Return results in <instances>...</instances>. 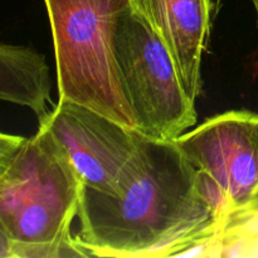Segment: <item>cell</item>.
Listing matches in <instances>:
<instances>
[{"label":"cell","mask_w":258,"mask_h":258,"mask_svg":"<svg viewBox=\"0 0 258 258\" xmlns=\"http://www.w3.org/2000/svg\"><path fill=\"white\" fill-rule=\"evenodd\" d=\"M131 5L165 45L184 88L196 101L218 0H131Z\"/></svg>","instance_id":"52a82bcc"},{"label":"cell","mask_w":258,"mask_h":258,"mask_svg":"<svg viewBox=\"0 0 258 258\" xmlns=\"http://www.w3.org/2000/svg\"><path fill=\"white\" fill-rule=\"evenodd\" d=\"M47 128L72 159L85 186L112 193L143 139L138 130L70 101H58Z\"/></svg>","instance_id":"8992f818"},{"label":"cell","mask_w":258,"mask_h":258,"mask_svg":"<svg viewBox=\"0 0 258 258\" xmlns=\"http://www.w3.org/2000/svg\"><path fill=\"white\" fill-rule=\"evenodd\" d=\"M53 33L59 100L138 130L116 59L118 22L131 0H44Z\"/></svg>","instance_id":"3957f363"},{"label":"cell","mask_w":258,"mask_h":258,"mask_svg":"<svg viewBox=\"0 0 258 258\" xmlns=\"http://www.w3.org/2000/svg\"><path fill=\"white\" fill-rule=\"evenodd\" d=\"M222 229L258 211V113L227 111L176 138Z\"/></svg>","instance_id":"5b68a950"},{"label":"cell","mask_w":258,"mask_h":258,"mask_svg":"<svg viewBox=\"0 0 258 258\" xmlns=\"http://www.w3.org/2000/svg\"><path fill=\"white\" fill-rule=\"evenodd\" d=\"M0 97L7 102L27 106L39 126L49 120V71L45 58L32 48L3 44L0 47Z\"/></svg>","instance_id":"ba28073f"},{"label":"cell","mask_w":258,"mask_h":258,"mask_svg":"<svg viewBox=\"0 0 258 258\" xmlns=\"http://www.w3.org/2000/svg\"><path fill=\"white\" fill-rule=\"evenodd\" d=\"M77 218L86 257H211L222 232L175 141L145 135L112 193L83 185Z\"/></svg>","instance_id":"6da1fadb"},{"label":"cell","mask_w":258,"mask_h":258,"mask_svg":"<svg viewBox=\"0 0 258 258\" xmlns=\"http://www.w3.org/2000/svg\"><path fill=\"white\" fill-rule=\"evenodd\" d=\"M251 2L253 3L254 9H256V13H257V25H258V0H251Z\"/></svg>","instance_id":"9c48e42d"},{"label":"cell","mask_w":258,"mask_h":258,"mask_svg":"<svg viewBox=\"0 0 258 258\" xmlns=\"http://www.w3.org/2000/svg\"><path fill=\"white\" fill-rule=\"evenodd\" d=\"M83 179L47 128L0 135V258L86 257L71 236Z\"/></svg>","instance_id":"7a4b0ae2"},{"label":"cell","mask_w":258,"mask_h":258,"mask_svg":"<svg viewBox=\"0 0 258 258\" xmlns=\"http://www.w3.org/2000/svg\"><path fill=\"white\" fill-rule=\"evenodd\" d=\"M115 45L138 131L151 139L175 140L193 127L196 101L184 88L165 45L133 5L118 22Z\"/></svg>","instance_id":"277c9868"}]
</instances>
